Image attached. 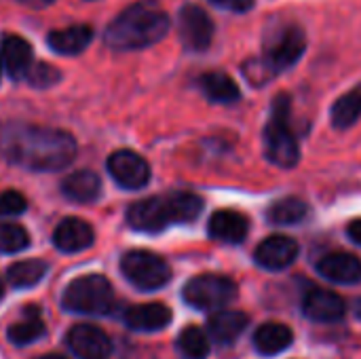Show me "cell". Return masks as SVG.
I'll return each mask as SVG.
<instances>
[{
  "instance_id": "cell-30",
  "label": "cell",
  "mask_w": 361,
  "mask_h": 359,
  "mask_svg": "<svg viewBox=\"0 0 361 359\" xmlns=\"http://www.w3.org/2000/svg\"><path fill=\"white\" fill-rule=\"evenodd\" d=\"M30 245V235L15 222H0V254H17Z\"/></svg>"
},
{
  "instance_id": "cell-16",
  "label": "cell",
  "mask_w": 361,
  "mask_h": 359,
  "mask_svg": "<svg viewBox=\"0 0 361 359\" xmlns=\"http://www.w3.org/2000/svg\"><path fill=\"white\" fill-rule=\"evenodd\" d=\"M250 222L243 214L235 209H220L209 218L207 233L209 237L224 241V243H241L247 237Z\"/></svg>"
},
{
  "instance_id": "cell-4",
  "label": "cell",
  "mask_w": 361,
  "mask_h": 359,
  "mask_svg": "<svg viewBox=\"0 0 361 359\" xmlns=\"http://www.w3.org/2000/svg\"><path fill=\"white\" fill-rule=\"evenodd\" d=\"M61 305L66 311L78 315H110L116 307V296L106 277L85 275L66 288Z\"/></svg>"
},
{
  "instance_id": "cell-8",
  "label": "cell",
  "mask_w": 361,
  "mask_h": 359,
  "mask_svg": "<svg viewBox=\"0 0 361 359\" xmlns=\"http://www.w3.org/2000/svg\"><path fill=\"white\" fill-rule=\"evenodd\" d=\"M178 30H180V38L184 47L188 51L201 53L212 44L216 25L205 8H201L199 4H186L182 6L180 17H178Z\"/></svg>"
},
{
  "instance_id": "cell-1",
  "label": "cell",
  "mask_w": 361,
  "mask_h": 359,
  "mask_svg": "<svg viewBox=\"0 0 361 359\" xmlns=\"http://www.w3.org/2000/svg\"><path fill=\"white\" fill-rule=\"evenodd\" d=\"M0 157L27 171H59L74 161L76 142L55 127L6 121L0 125Z\"/></svg>"
},
{
  "instance_id": "cell-13",
  "label": "cell",
  "mask_w": 361,
  "mask_h": 359,
  "mask_svg": "<svg viewBox=\"0 0 361 359\" xmlns=\"http://www.w3.org/2000/svg\"><path fill=\"white\" fill-rule=\"evenodd\" d=\"M302 311L313 322L334 324V322H341L345 317L347 305H345V300L336 292L315 288V290L307 292V296L302 300Z\"/></svg>"
},
{
  "instance_id": "cell-39",
  "label": "cell",
  "mask_w": 361,
  "mask_h": 359,
  "mask_svg": "<svg viewBox=\"0 0 361 359\" xmlns=\"http://www.w3.org/2000/svg\"><path fill=\"white\" fill-rule=\"evenodd\" d=\"M360 317H361V303H360Z\"/></svg>"
},
{
  "instance_id": "cell-24",
  "label": "cell",
  "mask_w": 361,
  "mask_h": 359,
  "mask_svg": "<svg viewBox=\"0 0 361 359\" xmlns=\"http://www.w3.org/2000/svg\"><path fill=\"white\" fill-rule=\"evenodd\" d=\"M167 203H169V212H171V220L178 224H186L199 218L201 209H203V199L195 193L188 190H176L165 195Z\"/></svg>"
},
{
  "instance_id": "cell-29",
  "label": "cell",
  "mask_w": 361,
  "mask_h": 359,
  "mask_svg": "<svg viewBox=\"0 0 361 359\" xmlns=\"http://www.w3.org/2000/svg\"><path fill=\"white\" fill-rule=\"evenodd\" d=\"M44 336V324L40 322L38 315H27V320L19 322V324H13L8 328V341L17 347H23V345H30L38 339Z\"/></svg>"
},
{
  "instance_id": "cell-31",
  "label": "cell",
  "mask_w": 361,
  "mask_h": 359,
  "mask_svg": "<svg viewBox=\"0 0 361 359\" xmlns=\"http://www.w3.org/2000/svg\"><path fill=\"white\" fill-rule=\"evenodd\" d=\"M27 83L36 89H44V87H53L55 83L61 80V74L55 66H49V63H34L27 74H25Z\"/></svg>"
},
{
  "instance_id": "cell-27",
  "label": "cell",
  "mask_w": 361,
  "mask_h": 359,
  "mask_svg": "<svg viewBox=\"0 0 361 359\" xmlns=\"http://www.w3.org/2000/svg\"><path fill=\"white\" fill-rule=\"evenodd\" d=\"M309 214V207L302 199H296V197H286V199H279L277 203H273L269 207V222L273 224H281V226H292V224H298L307 218Z\"/></svg>"
},
{
  "instance_id": "cell-25",
  "label": "cell",
  "mask_w": 361,
  "mask_h": 359,
  "mask_svg": "<svg viewBox=\"0 0 361 359\" xmlns=\"http://www.w3.org/2000/svg\"><path fill=\"white\" fill-rule=\"evenodd\" d=\"M361 116V83L351 89L349 93H345L343 97L336 99V104L332 106V125L336 129H349L353 127Z\"/></svg>"
},
{
  "instance_id": "cell-11",
  "label": "cell",
  "mask_w": 361,
  "mask_h": 359,
  "mask_svg": "<svg viewBox=\"0 0 361 359\" xmlns=\"http://www.w3.org/2000/svg\"><path fill=\"white\" fill-rule=\"evenodd\" d=\"M68 347L78 359H108L112 353L108 334L91 324L74 326L68 332Z\"/></svg>"
},
{
  "instance_id": "cell-7",
  "label": "cell",
  "mask_w": 361,
  "mask_h": 359,
  "mask_svg": "<svg viewBox=\"0 0 361 359\" xmlns=\"http://www.w3.org/2000/svg\"><path fill=\"white\" fill-rule=\"evenodd\" d=\"M182 296L190 307L212 311L233 303L237 298V286L224 275H199L184 286Z\"/></svg>"
},
{
  "instance_id": "cell-28",
  "label": "cell",
  "mask_w": 361,
  "mask_h": 359,
  "mask_svg": "<svg viewBox=\"0 0 361 359\" xmlns=\"http://www.w3.org/2000/svg\"><path fill=\"white\" fill-rule=\"evenodd\" d=\"M178 351L186 359H207L209 355V341L205 332L197 326H188L178 336Z\"/></svg>"
},
{
  "instance_id": "cell-2",
  "label": "cell",
  "mask_w": 361,
  "mask_h": 359,
  "mask_svg": "<svg viewBox=\"0 0 361 359\" xmlns=\"http://www.w3.org/2000/svg\"><path fill=\"white\" fill-rule=\"evenodd\" d=\"M169 32V15L154 0L127 6L106 28L104 40L114 51H133L159 42Z\"/></svg>"
},
{
  "instance_id": "cell-12",
  "label": "cell",
  "mask_w": 361,
  "mask_h": 359,
  "mask_svg": "<svg viewBox=\"0 0 361 359\" xmlns=\"http://www.w3.org/2000/svg\"><path fill=\"white\" fill-rule=\"evenodd\" d=\"M254 258L267 271H283L298 258V243L292 237L273 235L256 248Z\"/></svg>"
},
{
  "instance_id": "cell-14",
  "label": "cell",
  "mask_w": 361,
  "mask_h": 359,
  "mask_svg": "<svg viewBox=\"0 0 361 359\" xmlns=\"http://www.w3.org/2000/svg\"><path fill=\"white\" fill-rule=\"evenodd\" d=\"M95 233L89 222L80 218H66L57 224L53 233V243L59 252L66 254H76L93 245Z\"/></svg>"
},
{
  "instance_id": "cell-9",
  "label": "cell",
  "mask_w": 361,
  "mask_h": 359,
  "mask_svg": "<svg viewBox=\"0 0 361 359\" xmlns=\"http://www.w3.org/2000/svg\"><path fill=\"white\" fill-rule=\"evenodd\" d=\"M112 180L125 190H140L150 182V165L133 150H116L108 159Z\"/></svg>"
},
{
  "instance_id": "cell-15",
  "label": "cell",
  "mask_w": 361,
  "mask_h": 359,
  "mask_svg": "<svg viewBox=\"0 0 361 359\" xmlns=\"http://www.w3.org/2000/svg\"><path fill=\"white\" fill-rule=\"evenodd\" d=\"M317 271L322 277H326L328 281L334 284H360L361 281V260L353 254L347 252H334L324 256L317 262Z\"/></svg>"
},
{
  "instance_id": "cell-32",
  "label": "cell",
  "mask_w": 361,
  "mask_h": 359,
  "mask_svg": "<svg viewBox=\"0 0 361 359\" xmlns=\"http://www.w3.org/2000/svg\"><path fill=\"white\" fill-rule=\"evenodd\" d=\"M27 209V201L17 190H6L0 195V216H19Z\"/></svg>"
},
{
  "instance_id": "cell-20",
  "label": "cell",
  "mask_w": 361,
  "mask_h": 359,
  "mask_svg": "<svg viewBox=\"0 0 361 359\" xmlns=\"http://www.w3.org/2000/svg\"><path fill=\"white\" fill-rule=\"evenodd\" d=\"M93 30L89 25H70L63 30H53L47 36V44L59 55H76L89 47Z\"/></svg>"
},
{
  "instance_id": "cell-10",
  "label": "cell",
  "mask_w": 361,
  "mask_h": 359,
  "mask_svg": "<svg viewBox=\"0 0 361 359\" xmlns=\"http://www.w3.org/2000/svg\"><path fill=\"white\" fill-rule=\"evenodd\" d=\"M127 222L131 229L142 233H161L173 222L167 197H148L131 203L127 209Z\"/></svg>"
},
{
  "instance_id": "cell-21",
  "label": "cell",
  "mask_w": 361,
  "mask_h": 359,
  "mask_svg": "<svg viewBox=\"0 0 361 359\" xmlns=\"http://www.w3.org/2000/svg\"><path fill=\"white\" fill-rule=\"evenodd\" d=\"M61 193L76 203H91L99 197L102 193V182L97 178V174L82 169V171H74L70 176H66V180L61 182Z\"/></svg>"
},
{
  "instance_id": "cell-22",
  "label": "cell",
  "mask_w": 361,
  "mask_h": 359,
  "mask_svg": "<svg viewBox=\"0 0 361 359\" xmlns=\"http://www.w3.org/2000/svg\"><path fill=\"white\" fill-rule=\"evenodd\" d=\"M292 341H294L292 330L286 324H277V322L262 324L254 334V345L262 355H277L286 351L292 345Z\"/></svg>"
},
{
  "instance_id": "cell-6",
  "label": "cell",
  "mask_w": 361,
  "mask_h": 359,
  "mask_svg": "<svg viewBox=\"0 0 361 359\" xmlns=\"http://www.w3.org/2000/svg\"><path fill=\"white\" fill-rule=\"evenodd\" d=\"M307 49V36L300 25L286 23L279 25L264 42V63L267 68L275 72H283L290 66H294Z\"/></svg>"
},
{
  "instance_id": "cell-26",
  "label": "cell",
  "mask_w": 361,
  "mask_h": 359,
  "mask_svg": "<svg viewBox=\"0 0 361 359\" xmlns=\"http://www.w3.org/2000/svg\"><path fill=\"white\" fill-rule=\"evenodd\" d=\"M47 271H49V267L42 260H19V262L8 267L6 279L13 288L25 290V288L36 286L47 275Z\"/></svg>"
},
{
  "instance_id": "cell-5",
  "label": "cell",
  "mask_w": 361,
  "mask_h": 359,
  "mask_svg": "<svg viewBox=\"0 0 361 359\" xmlns=\"http://www.w3.org/2000/svg\"><path fill=\"white\" fill-rule=\"evenodd\" d=\"M121 271L129 284H133L142 292H154L171 279L169 264L146 250H131L121 258Z\"/></svg>"
},
{
  "instance_id": "cell-3",
  "label": "cell",
  "mask_w": 361,
  "mask_h": 359,
  "mask_svg": "<svg viewBox=\"0 0 361 359\" xmlns=\"http://www.w3.org/2000/svg\"><path fill=\"white\" fill-rule=\"evenodd\" d=\"M264 154L283 169H292L300 161V146L290 129V97L279 95L273 104L271 118L264 127Z\"/></svg>"
},
{
  "instance_id": "cell-35",
  "label": "cell",
  "mask_w": 361,
  "mask_h": 359,
  "mask_svg": "<svg viewBox=\"0 0 361 359\" xmlns=\"http://www.w3.org/2000/svg\"><path fill=\"white\" fill-rule=\"evenodd\" d=\"M17 2H21V4H27V6H34V8H40V6H47V4H51L53 0H17Z\"/></svg>"
},
{
  "instance_id": "cell-37",
  "label": "cell",
  "mask_w": 361,
  "mask_h": 359,
  "mask_svg": "<svg viewBox=\"0 0 361 359\" xmlns=\"http://www.w3.org/2000/svg\"><path fill=\"white\" fill-rule=\"evenodd\" d=\"M2 68H4V63H2V53H0V78H2Z\"/></svg>"
},
{
  "instance_id": "cell-17",
  "label": "cell",
  "mask_w": 361,
  "mask_h": 359,
  "mask_svg": "<svg viewBox=\"0 0 361 359\" xmlns=\"http://www.w3.org/2000/svg\"><path fill=\"white\" fill-rule=\"evenodd\" d=\"M125 324L135 332H157L171 324V311L161 303L135 305L125 311Z\"/></svg>"
},
{
  "instance_id": "cell-34",
  "label": "cell",
  "mask_w": 361,
  "mask_h": 359,
  "mask_svg": "<svg viewBox=\"0 0 361 359\" xmlns=\"http://www.w3.org/2000/svg\"><path fill=\"white\" fill-rule=\"evenodd\" d=\"M347 233H349V237H351V241H353V243L361 245V218L360 220H353V222L349 224Z\"/></svg>"
},
{
  "instance_id": "cell-33",
  "label": "cell",
  "mask_w": 361,
  "mask_h": 359,
  "mask_svg": "<svg viewBox=\"0 0 361 359\" xmlns=\"http://www.w3.org/2000/svg\"><path fill=\"white\" fill-rule=\"evenodd\" d=\"M209 2L233 13H245L254 6V0H209Z\"/></svg>"
},
{
  "instance_id": "cell-38",
  "label": "cell",
  "mask_w": 361,
  "mask_h": 359,
  "mask_svg": "<svg viewBox=\"0 0 361 359\" xmlns=\"http://www.w3.org/2000/svg\"><path fill=\"white\" fill-rule=\"evenodd\" d=\"M2 294H4V284H2V279H0V298H2Z\"/></svg>"
},
{
  "instance_id": "cell-19",
  "label": "cell",
  "mask_w": 361,
  "mask_h": 359,
  "mask_svg": "<svg viewBox=\"0 0 361 359\" xmlns=\"http://www.w3.org/2000/svg\"><path fill=\"white\" fill-rule=\"evenodd\" d=\"M247 324H250V317L241 311H220L209 317L207 328H209V336L216 343L231 345L241 336V332L247 328Z\"/></svg>"
},
{
  "instance_id": "cell-36",
  "label": "cell",
  "mask_w": 361,
  "mask_h": 359,
  "mask_svg": "<svg viewBox=\"0 0 361 359\" xmlns=\"http://www.w3.org/2000/svg\"><path fill=\"white\" fill-rule=\"evenodd\" d=\"M36 359H66V358H63V355H55V353H53V355H40V358H36Z\"/></svg>"
},
{
  "instance_id": "cell-23",
  "label": "cell",
  "mask_w": 361,
  "mask_h": 359,
  "mask_svg": "<svg viewBox=\"0 0 361 359\" xmlns=\"http://www.w3.org/2000/svg\"><path fill=\"white\" fill-rule=\"evenodd\" d=\"M199 87L207 99L218 104H233L241 97L237 83L224 72H207L199 78Z\"/></svg>"
},
{
  "instance_id": "cell-18",
  "label": "cell",
  "mask_w": 361,
  "mask_h": 359,
  "mask_svg": "<svg viewBox=\"0 0 361 359\" xmlns=\"http://www.w3.org/2000/svg\"><path fill=\"white\" fill-rule=\"evenodd\" d=\"M2 63L13 78H23L32 68V44L21 36H4Z\"/></svg>"
}]
</instances>
